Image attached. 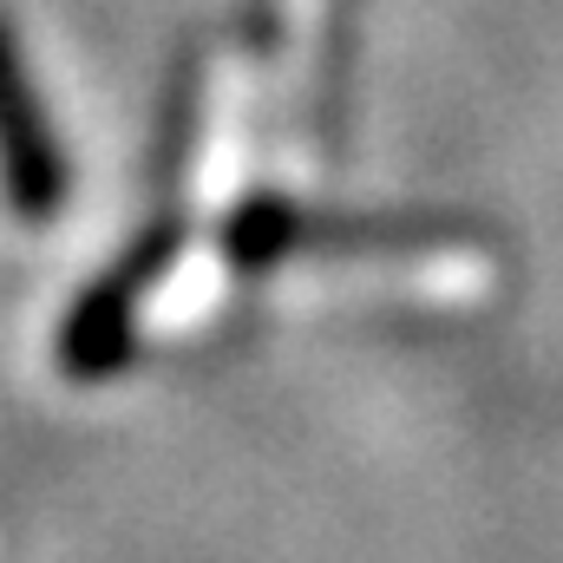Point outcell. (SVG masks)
<instances>
[{"instance_id": "cell-1", "label": "cell", "mask_w": 563, "mask_h": 563, "mask_svg": "<svg viewBox=\"0 0 563 563\" xmlns=\"http://www.w3.org/2000/svg\"><path fill=\"white\" fill-rule=\"evenodd\" d=\"M0 177L7 197L20 203V217H46L59 197V164H53V139L33 112V86L20 73L13 40L0 33Z\"/></svg>"}]
</instances>
